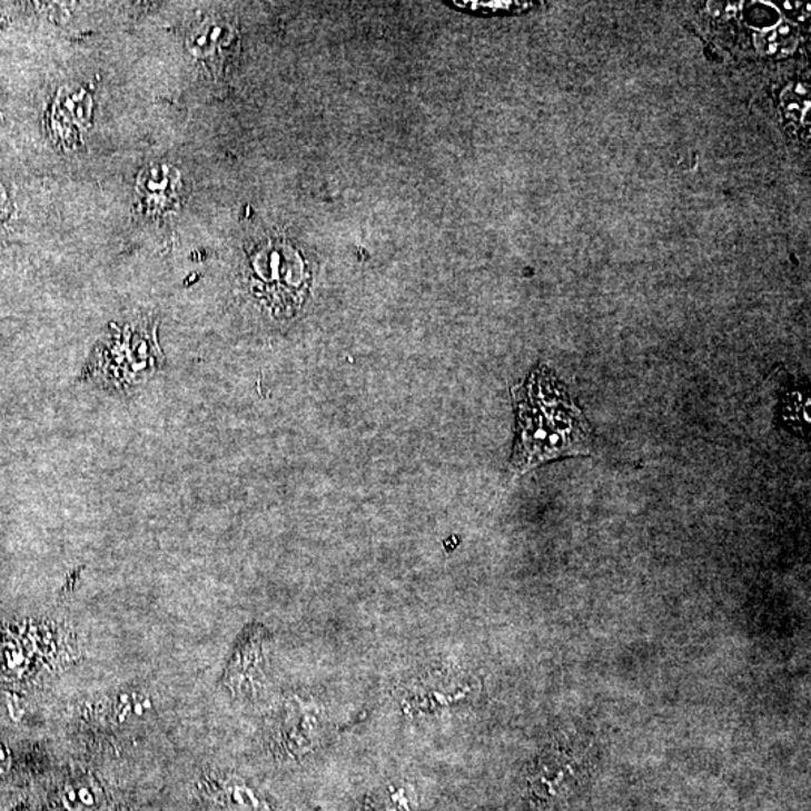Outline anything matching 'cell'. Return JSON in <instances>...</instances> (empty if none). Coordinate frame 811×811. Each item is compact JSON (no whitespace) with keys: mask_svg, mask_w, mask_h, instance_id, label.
Returning a JSON list of instances; mask_svg holds the SVG:
<instances>
[{"mask_svg":"<svg viewBox=\"0 0 811 811\" xmlns=\"http://www.w3.org/2000/svg\"><path fill=\"white\" fill-rule=\"evenodd\" d=\"M516 442L511 469L526 474L560 458L590 456L594 432L581 407L548 367L538 366L522 385L514 386Z\"/></svg>","mask_w":811,"mask_h":811,"instance_id":"obj_1","label":"cell"},{"mask_svg":"<svg viewBox=\"0 0 811 811\" xmlns=\"http://www.w3.org/2000/svg\"><path fill=\"white\" fill-rule=\"evenodd\" d=\"M257 294L278 310H295L306 294L308 270L299 253L283 243H269L251 261Z\"/></svg>","mask_w":811,"mask_h":811,"instance_id":"obj_2","label":"cell"},{"mask_svg":"<svg viewBox=\"0 0 811 811\" xmlns=\"http://www.w3.org/2000/svg\"><path fill=\"white\" fill-rule=\"evenodd\" d=\"M180 178L178 170L166 165L146 167L137 179V195L150 214L165 212L178 200Z\"/></svg>","mask_w":811,"mask_h":811,"instance_id":"obj_3","label":"cell"},{"mask_svg":"<svg viewBox=\"0 0 811 811\" xmlns=\"http://www.w3.org/2000/svg\"><path fill=\"white\" fill-rule=\"evenodd\" d=\"M236 42V32L225 21H206L188 40V50L197 59L217 66L225 62Z\"/></svg>","mask_w":811,"mask_h":811,"instance_id":"obj_4","label":"cell"},{"mask_svg":"<svg viewBox=\"0 0 811 811\" xmlns=\"http://www.w3.org/2000/svg\"><path fill=\"white\" fill-rule=\"evenodd\" d=\"M798 42H800V32L788 21L777 24L775 28L765 29L756 36L758 49L770 56L791 55L797 50Z\"/></svg>","mask_w":811,"mask_h":811,"instance_id":"obj_5","label":"cell"},{"mask_svg":"<svg viewBox=\"0 0 811 811\" xmlns=\"http://www.w3.org/2000/svg\"><path fill=\"white\" fill-rule=\"evenodd\" d=\"M100 789L92 781H76L63 793V801L70 811H90L100 804Z\"/></svg>","mask_w":811,"mask_h":811,"instance_id":"obj_6","label":"cell"},{"mask_svg":"<svg viewBox=\"0 0 811 811\" xmlns=\"http://www.w3.org/2000/svg\"><path fill=\"white\" fill-rule=\"evenodd\" d=\"M367 811H414V802L406 789H385L373 797Z\"/></svg>","mask_w":811,"mask_h":811,"instance_id":"obj_7","label":"cell"},{"mask_svg":"<svg viewBox=\"0 0 811 811\" xmlns=\"http://www.w3.org/2000/svg\"><path fill=\"white\" fill-rule=\"evenodd\" d=\"M809 396L804 394V390H795L791 396L784 400V419L791 424L792 427L801 428L810 426L809 418Z\"/></svg>","mask_w":811,"mask_h":811,"instance_id":"obj_8","label":"cell"},{"mask_svg":"<svg viewBox=\"0 0 811 811\" xmlns=\"http://www.w3.org/2000/svg\"><path fill=\"white\" fill-rule=\"evenodd\" d=\"M745 20L758 29H768L777 23V11L767 3H749L744 10Z\"/></svg>","mask_w":811,"mask_h":811,"instance_id":"obj_9","label":"cell"},{"mask_svg":"<svg viewBox=\"0 0 811 811\" xmlns=\"http://www.w3.org/2000/svg\"><path fill=\"white\" fill-rule=\"evenodd\" d=\"M807 92L802 88L788 89L783 96V107L788 116L791 118H798V113L802 111L805 115V110L810 109L809 100H805Z\"/></svg>","mask_w":811,"mask_h":811,"instance_id":"obj_10","label":"cell"},{"mask_svg":"<svg viewBox=\"0 0 811 811\" xmlns=\"http://www.w3.org/2000/svg\"><path fill=\"white\" fill-rule=\"evenodd\" d=\"M461 6H466L469 8V10H475L479 12H484V14H487V12H510V11H517V10H525V8L530 7V3L522 2H458Z\"/></svg>","mask_w":811,"mask_h":811,"instance_id":"obj_11","label":"cell"},{"mask_svg":"<svg viewBox=\"0 0 811 811\" xmlns=\"http://www.w3.org/2000/svg\"><path fill=\"white\" fill-rule=\"evenodd\" d=\"M783 10L788 12L789 16L795 17L798 20H804L805 17L810 16V6H807V3H800V2H783Z\"/></svg>","mask_w":811,"mask_h":811,"instance_id":"obj_12","label":"cell"},{"mask_svg":"<svg viewBox=\"0 0 811 811\" xmlns=\"http://www.w3.org/2000/svg\"><path fill=\"white\" fill-rule=\"evenodd\" d=\"M8 767H10V754H8L6 746L0 745V774H3Z\"/></svg>","mask_w":811,"mask_h":811,"instance_id":"obj_13","label":"cell"}]
</instances>
